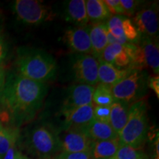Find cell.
<instances>
[{"mask_svg": "<svg viewBox=\"0 0 159 159\" xmlns=\"http://www.w3.org/2000/svg\"><path fill=\"white\" fill-rule=\"evenodd\" d=\"M47 92L45 83L11 74L0 89V108L11 122L23 124L35 116Z\"/></svg>", "mask_w": 159, "mask_h": 159, "instance_id": "6da1fadb", "label": "cell"}, {"mask_svg": "<svg viewBox=\"0 0 159 159\" xmlns=\"http://www.w3.org/2000/svg\"><path fill=\"white\" fill-rule=\"evenodd\" d=\"M16 66L19 75L43 83L54 78L57 71V63L53 57L39 49L20 51Z\"/></svg>", "mask_w": 159, "mask_h": 159, "instance_id": "7a4b0ae2", "label": "cell"}, {"mask_svg": "<svg viewBox=\"0 0 159 159\" xmlns=\"http://www.w3.org/2000/svg\"><path fill=\"white\" fill-rule=\"evenodd\" d=\"M148 131L147 103L140 99L129 107L128 119L118 134L121 144L139 150L144 145Z\"/></svg>", "mask_w": 159, "mask_h": 159, "instance_id": "3957f363", "label": "cell"}, {"mask_svg": "<svg viewBox=\"0 0 159 159\" xmlns=\"http://www.w3.org/2000/svg\"><path fill=\"white\" fill-rule=\"evenodd\" d=\"M148 86L146 73L141 69H132L127 76L111 86L115 101L129 105L140 100L144 96Z\"/></svg>", "mask_w": 159, "mask_h": 159, "instance_id": "277c9868", "label": "cell"}, {"mask_svg": "<svg viewBox=\"0 0 159 159\" xmlns=\"http://www.w3.org/2000/svg\"><path fill=\"white\" fill-rule=\"evenodd\" d=\"M13 8L18 19L30 25H41L55 16L49 6L36 0H16Z\"/></svg>", "mask_w": 159, "mask_h": 159, "instance_id": "5b68a950", "label": "cell"}, {"mask_svg": "<svg viewBox=\"0 0 159 159\" xmlns=\"http://www.w3.org/2000/svg\"><path fill=\"white\" fill-rule=\"evenodd\" d=\"M28 144L33 153L43 159L49 158L61 150L59 137L45 126H37L32 130Z\"/></svg>", "mask_w": 159, "mask_h": 159, "instance_id": "8992f818", "label": "cell"}, {"mask_svg": "<svg viewBox=\"0 0 159 159\" xmlns=\"http://www.w3.org/2000/svg\"><path fill=\"white\" fill-rule=\"evenodd\" d=\"M74 76L77 82L89 85L99 83V59L91 54H81L75 58L73 63Z\"/></svg>", "mask_w": 159, "mask_h": 159, "instance_id": "52a82bcc", "label": "cell"}, {"mask_svg": "<svg viewBox=\"0 0 159 159\" xmlns=\"http://www.w3.org/2000/svg\"><path fill=\"white\" fill-rule=\"evenodd\" d=\"M132 22L134 23L141 37L156 38L158 33L157 4L154 3L139 11L134 16Z\"/></svg>", "mask_w": 159, "mask_h": 159, "instance_id": "ba28073f", "label": "cell"}, {"mask_svg": "<svg viewBox=\"0 0 159 159\" xmlns=\"http://www.w3.org/2000/svg\"><path fill=\"white\" fill-rule=\"evenodd\" d=\"M94 103L80 108L61 111L63 116V128L65 130H84L94 119Z\"/></svg>", "mask_w": 159, "mask_h": 159, "instance_id": "9c48e42d", "label": "cell"}, {"mask_svg": "<svg viewBox=\"0 0 159 159\" xmlns=\"http://www.w3.org/2000/svg\"><path fill=\"white\" fill-rule=\"evenodd\" d=\"M61 150L63 152H91L93 142L84 130H66L62 138H59Z\"/></svg>", "mask_w": 159, "mask_h": 159, "instance_id": "30bf717a", "label": "cell"}, {"mask_svg": "<svg viewBox=\"0 0 159 159\" xmlns=\"http://www.w3.org/2000/svg\"><path fill=\"white\" fill-rule=\"evenodd\" d=\"M64 43L71 50L80 54H91V44L89 37V27H70L65 31L63 37Z\"/></svg>", "mask_w": 159, "mask_h": 159, "instance_id": "8fae6325", "label": "cell"}, {"mask_svg": "<svg viewBox=\"0 0 159 159\" xmlns=\"http://www.w3.org/2000/svg\"><path fill=\"white\" fill-rule=\"evenodd\" d=\"M94 87L86 84L71 85L69 89L68 95L62 105V110L77 108L85 105H90L92 102Z\"/></svg>", "mask_w": 159, "mask_h": 159, "instance_id": "7c38bea8", "label": "cell"}, {"mask_svg": "<svg viewBox=\"0 0 159 159\" xmlns=\"http://www.w3.org/2000/svg\"><path fill=\"white\" fill-rule=\"evenodd\" d=\"M99 59L120 69L128 68L131 64V58L127 44H108Z\"/></svg>", "mask_w": 159, "mask_h": 159, "instance_id": "4fadbf2b", "label": "cell"}, {"mask_svg": "<svg viewBox=\"0 0 159 159\" xmlns=\"http://www.w3.org/2000/svg\"><path fill=\"white\" fill-rule=\"evenodd\" d=\"M139 47L146 66H149L155 74L159 72V48L156 38L142 36L139 41Z\"/></svg>", "mask_w": 159, "mask_h": 159, "instance_id": "5bb4252c", "label": "cell"}, {"mask_svg": "<svg viewBox=\"0 0 159 159\" xmlns=\"http://www.w3.org/2000/svg\"><path fill=\"white\" fill-rule=\"evenodd\" d=\"M132 68L120 69L99 59L98 78L102 84L113 86L127 76Z\"/></svg>", "mask_w": 159, "mask_h": 159, "instance_id": "9a60e30c", "label": "cell"}, {"mask_svg": "<svg viewBox=\"0 0 159 159\" xmlns=\"http://www.w3.org/2000/svg\"><path fill=\"white\" fill-rule=\"evenodd\" d=\"M66 21L74 24L77 27H85L89 23L85 1L71 0L66 4L64 9Z\"/></svg>", "mask_w": 159, "mask_h": 159, "instance_id": "2e32d148", "label": "cell"}, {"mask_svg": "<svg viewBox=\"0 0 159 159\" xmlns=\"http://www.w3.org/2000/svg\"><path fill=\"white\" fill-rule=\"evenodd\" d=\"M89 37L92 51L91 55L99 59L103 50L108 44L106 24L97 23L89 27Z\"/></svg>", "mask_w": 159, "mask_h": 159, "instance_id": "e0dca14e", "label": "cell"}, {"mask_svg": "<svg viewBox=\"0 0 159 159\" xmlns=\"http://www.w3.org/2000/svg\"><path fill=\"white\" fill-rule=\"evenodd\" d=\"M84 131L94 142L111 140L118 138V135L113 130L109 123L100 122L94 118L85 127Z\"/></svg>", "mask_w": 159, "mask_h": 159, "instance_id": "ac0fdd59", "label": "cell"}, {"mask_svg": "<svg viewBox=\"0 0 159 159\" xmlns=\"http://www.w3.org/2000/svg\"><path fill=\"white\" fill-rule=\"evenodd\" d=\"M120 142L119 138L93 142L91 154L93 159H111L116 153Z\"/></svg>", "mask_w": 159, "mask_h": 159, "instance_id": "d6986e66", "label": "cell"}, {"mask_svg": "<svg viewBox=\"0 0 159 159\" xmlns=\"http://www.w3.org/2000/svg\"><path fill=\"white\" fill-rule=\"evenodd\" d=\"M129 105L125 102L114 101L111 105L110 123L113 130L118 135L124 128L128 119Z\"/></svg>", "mask_w": 159, "mask_h": 159, "instance_id": "ffe728a7", "label": "cell"}, {"mask_svg": "<svg viewBox=\"0 0 159 159\" xmlns=\"http://www.w3.org/2000/svg\"><path fill=\"white\" fill-rule=\"evenodd\" d=\"M85 7L89 21L94 24L103 22L112 16L103 0L85 1Z\"/></svg>", "mask_w": 159, "mask_h": 159, "instance_id": "44dd1931", "label": "cell"}, {"mask_svg": "<svg viewBox=\"0 0 159 159\" xmlns=\"http://www.w3.org/2000/svg\"><path fill=\"white\" fill-rule=\"evenodd\" d=\"M19 136L17 128H3L0 130V159H3L10 148L16 143Z\"/></svg>", "mask_w": 159, "mask_h": 159, "instance_id": "7402d4cb", "label": "cell"}, {"mask_svg": "<svg viewBox=\"0 0 159 159\" xmlns=\"http://www.w3.org/2000/svg\"><path fill=\"white\" fill-rule=\"evenodd\" d=\"M114 101L111 93V87L100 83L97 85V88H94L92 97V102L94 104L100 106H111Z\"/></svg>", "mask_w": 159, "mask_h": 159, "instance_id": "603a6c76", "label": "cell"}, {"mask_svg": "<svg viewBox=\"0 0 159 159\" xmlns=\"http://www.w3.org/2000/svg\"><path fill=\"white\" fill-rule=\"evenodd\" d=\"M124 18L125 16H111L108 19L107 23H105L108 32L115 38L120 39L125 37L122 29V21Z\"/></svg>", "mask_w": 159, "mask_h": 159, "instance_id": "cb8c5ba5", "label": "cell"}, {"mask_svg": "<svg viewBox=\"0 0 159 159\" xmlns=\"http://www.w3.org/2000/svg\"><path fill=\"white\" fill-rule=\"evenodd\" d=\"M122 29L125 39L128 40L129 42L134 43V44L139 43L141 35H139L136 27L130 19L124 18L122 21Z\"/></svg>", "mask_w": 159, "mask_h": 159, "instance_id": "d4e9b609", "label": "cell"}, {"mask_svg": "<svg viewBox=\"0 0 159 159\" xmlns=\"http://www.w3.org/2000/svg\"><path fill=\"white\" fill-rule=\"evenodd\" d=\"M144 156L138 150L120 143L116 153L112 159H143Z\"/></svg>", "mask_w": 159, "mask_h": 159, "instance_id": "484cf974", "label": "cell"}, {"mask_svg": "<svg viewBox=\"0 0 159 159\" xmlns=\"http://www.w3.org/2000/svg\"><path fill=\"white\" fill-rule=\"evenodd\" d=\"M111 106H94V118L100 122L109 123L110 122ZM110 124V123H109Z\"/></svg>", "mask_w": 159, "mask_h": 159, "instance_id": "4316f807", "label": "cell"}, {"mask_svg": "<svg viewBox=\"0 0 159 159\" xmlns=\"http://www.w3.org/2000/svg\"><path fill=\"white\" fill-rule=\"evenodd\" d=\"M56 159H93L91 152H61L56 157Z\"/></svg>", "mask_w": 159, "mask_h": 159, "instance_id": "83f0119b", "label": "cell"}, {"mask_svg": "<svg viewBox=\"0 0 159 159\" xmlns=\"http://www.w3.org/2000/svg\"><path fill=\"white\" fill-rule=\"evenodd\" d=\"M141 2H142L136 1V0H120L121 5L124 9L125 15L128 16L134 14L138 9Z\"/></svg>", "mask_w": 159, "mask_h": 159, "instance_id": "f1b7e54d", "label": "cell"}, {"mask_svg": "<svg viewBox=\"0 0 159 159\" xmlns=\"http://www.w3.org/2000/svg\"><path fill=\"white\" fill-rule=\"evenodd\" d=\"M104 2L110 11L111 14H117L119 16L125 15V11L120 0H104Z\"/></svg>", "mask_w": 159, "mask_h": 159, "instance_id": "f546056e", "label": "cell"}, {"mask_svg": "<svg viewBox=\"0 0 159 159\" xmlns=\"http://www.w3.org/2000/svg\"><path fill=\"white\" fill-rule=\"evenodd\" d=\"M148 86L156 93L157 97L159 98V77L152 76L148 79Z\"/></svg>", "mask_w": 159, "mask_h": 159, "instance_id": "4dcf8cb0", "label": "cell"}, {"mask_svg": "<svg viewBox=\"0 0 159 159\" xmlns=\"http://www.w3.org/2000/svg\"><path fill=\"white\" fill-rule=\"evenodd\" d=\"M7 56V47L2 38L0 35V65L4 62Z\"/></svg>", "mask_w": 159, "mask_h": 159, "instance_id": "1f68e13d", "label": "cell"}, {"mask_svg": "<svg viewBox=\"0 0 159 159\" xmlns=\"http://www.w3.org/2000/svg\"><path fill=\"white\" fill-rule=\"evenodd\" d=\"M17 151L18 150H16V144L12 145L9 150H7V153L5 154L3 159H16Z\"/></svg>", "mask_w": 159, "mask_h": 159, "instance_id": "d6a6232c", "label": "cell"}, {"mask_svg": "<svg viewBox=\"0 0 159 159\" xmlns=\"http://www.w3.org/2000/svg\"><path fill=\"white\" fill-rule=\"evenodd\" d=\"M5 81V71H4V69L2 67V66L0 65V89L2 88V86L3 85Z\"/></svg>", "mask_w": 159, "mask_h": 159, "instance_id": "836d02e7", "label": "cell"}, {"mask_svg": "<svg viewBox=\"0 0 159 159\" xmlns=\"http://www.w3.org/2000/svg\"><path fill=\"white\" fill-rule=\"evenodd\" d=\"M16 159H29L28 158L24 156L19 152V151H17V153H16Z\"/></svg>", "mask_w": 159, "mask_h": 159, "instance_id": "e575fe53", "label": "cell"}, {"mask_svg": "<svg viewBox=\"0 0 159 159\" xmlns=\"http://www.w3.org/2000/svg\"><path fill=\"white\" fill-rule=\"evenodd\" d=\"M3 128V127H2V123H1V121H0V130H2V129Z\"/></svg>", "mask_w": 159, "mask_h": 159, "instance_id": "d590c367", "label": "cell"}, {"mask_svg": "<svg viewBox=\"0 0 159 159\" xmlns=\"http://www.w3.org/2000/svg\"><path fill=\"white\" fill-rule=\"evenodd\" d=\"M143 159H145V158H143Z\"/></svg>", "mask_w": 159, "mask_h": 159, "instance_id": "8d00e7d4", "label": "cell"}, {"mask_svg": "<svg viewBox=\"0 0 159 159\" xmlns=\"http://www.w3.org/2000/svg\"><path fill=\"white\" fill-rule=\"evenodd\" d=\"M111 159H112V158H111Z\"/></svg>", "mask_w": 159, "mask_h": 159, "instance_id": "74e56055", "label": "cell"}]
</instances>
